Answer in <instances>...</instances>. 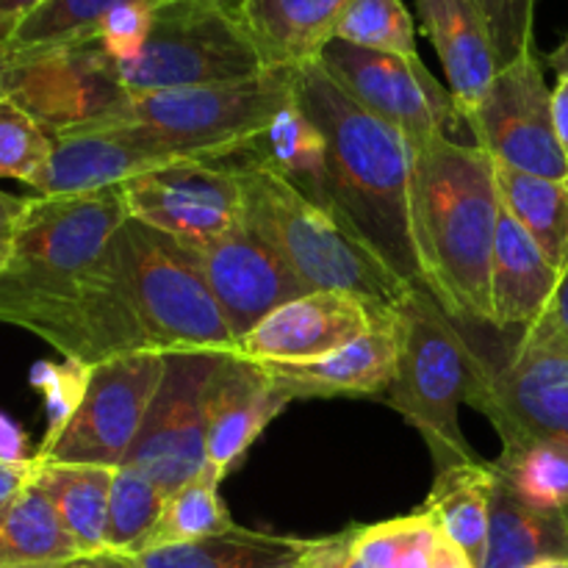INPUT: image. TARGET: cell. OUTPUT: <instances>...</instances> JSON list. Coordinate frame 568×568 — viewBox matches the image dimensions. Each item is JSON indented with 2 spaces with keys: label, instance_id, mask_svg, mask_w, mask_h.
Masks as SVG:
<instances>
[{
  "label": "cell",
  "instance_id": "6da1fadb",
  "mask_svg": "<svg viewBox=\"0 0 568 568\" xmlns=\"http://www.w3.org/2000/svg\"><path fill=\"white\" fill-rule=\"evenodd\" d=\"M294 100L327 142L322 209L405 286L425 288L414 239V144L355 103L314 61L294 70Z\"/></svg>",
  "mask_w": 568,
  "mask_h": 568
},
{
  "label": "cell",
  "instance_id": "7a4b0ae2",
  "mask_svg": "<svg viewBox=\"0 0 568 568\" xmlns=\"http://www.w3.org/2000/svg\"><path fill=\"white\" fill-rule=\"evenodd\" d=\"M503 197L491 155L436 136L414 148V239L425 288L455 322L491 327V264Z\"/></svg>",
  "mask_w": 568,
  "mask_h": 568
},
{
  "label": "cell",
  "instance_id": "3957f363",
  "mask_svg": "<svg viewBox=\"0 0 568 568\" xmlns=\"http://www.w3.org/2000/svg\"><path fill=\"white\" fill-rule=\"evenodd\" d=\"M233 159L231 166L244 189V222L311 292H349L383 314L397 311L414 286H405L331 211L270 166L244 155Z\"/></svg>",
  "mask_w": 568,
  "mask_h": 568
},
{
  "label": "cell",
  "instance_id": "277c9868",
  "mask_svg": "<svg viewBox=\"0 0 568 568\" xmlns=\"http://www.w3.org/2000/svg\"><path fill=\"white\" fill-rule=\"evenodd\" d=\"M399 364L392 383V408L422 433L436 469L480 464L460 430L458 408L469 397L477 349L458 322L427 288L416 286L399 300Z\"/></svg>",
  "mask_w": 568,
  "mask_h": 568
},
{
  "label": "cell",
  "instance_id": "5b68a950",
  "mask_svg": "<svg viewBox=\"0 0 568 568\" xmlns=\"http://www.w3.org/2000/svg\"><path fill=\"white\" fill-rule=\"evenodd\" d=\"M292 100L294 70H266L239 83L122 94L92 120L133 128L183 161H222L250 148Z\"/></svg>",
  "mask_w": 568,
  "mask_h": 568
},
{
  "label": "cell",
  "instance_id": "8992f818",
  "mask_svg": "<svg viewBox=\"0 0 568 568\" xmlns=\"http://www.w3.org/2000/svg\"><path fill=\"white\" fill-rule=\"evenodd\" d=\"M266 70L242 17L214 0L155 3L142 53L128 64H111L122 94L239 83Z\"/></svg>",
  "mask_w": 568,
  "mask_h": 568
},
{
  "label": "cell",
  "instance_id": "52a82bcc",
  "mask_svg": "<svg viewBox=\"0 0 568 568\" xmlns=\"http://www.w3.org/2000/svg\"><path fill=\"white\" fill-rule=\"evenodd\" d=\"M466 403L486 414L503 447H568V338L549 311L521 327L497 358L477 353Z\"/></svg>",
  "mask_w": 568,
  "mask_h": 568
},
{
  "label": "cell",
  "instance_id": "ba28073f",
  "mask_svg": "<svg viewBox=\"0 0 568 568\" xmlns=\"http://www.w3.org/2000/svg\"><path fill=\"white\" fill-rule=\"evenodd\" d=\"M116 244L155 353H233L236 338L189 247L136 220H125Z\"/></svg>",
  "mask_w": 568,
  "mask_h": 568
},
{
  "label": "cell",
  "instance_id": "9c48e42d",
  "mask_svg": "<svg viewBox=\"0 0 568 568\" xmlns=\"http://www.w3.org/2000/svg\"><path fill=\"white\" fill-rule=\"evenodd\" d=\"M128 220L120 186L94 194L31 197L0 270V303L44 292L98 264Z\"/></svg>",
  "mask_w": 568,
  "mask_h": 568
},
{
  "label": "cell",
  "instance_id": "30bf717a",
  "mask_svg": "<svg viewBox=\"0 0 568 568\" xmlns=\"http://www.w3.org/2000/svg\"><path fill=\"white\" fill-rule=\"evenodd\" d=\"M227 353H164L155 397L125 466L170 497L209 469V408Z\"/></svg>",
  "mask_w": 568,
  "mask_h": 568
},
{
  "label": "cell",
  "instance_id": "8fae6325",
  "mask_svg": "<svg viewBox=\"0 0 568 568\" xmlns=\"http://www.w3.org/2000/svg\"><path fill=\"white\" fill-rule=\"evenodd\" d=\"M164 375V353L116 355L89 372V386L70 425L39 444V464H81L122 469L136 444Z\"/></svg>",
  "mask_w": 568,
  "mask_h": 568
},
{
  "label": "cell",
  "instance_id": "7c38bea8",
  "mask_svg": "<svg viewBox=\"0 0 568 568\" xmlns=\"http://www.w3.org/2000/svg\"><path fill=\"white\" fill-rule=\"evenodd\" d=\"M320 64L355 103L405 133L414 148L447 136L449 128L460 122L453 94L436 81L422 55L377 53L331 39L320 53Z\"/></svg>",
  "mask_w": 568,
  "mask_h": 568
},
{
  "label": "cell",
  "instance_id": "4fadbf2b",
  "mask_svg": "<svg viewBox=\"0 0 568 568\" xmlns=\"http://www.w3.org/2000/svg\"><path fill=\"white\" fill-rule=\"evenodd\" d=\"M466 125L475 133L477 148L497 164L568 181V161L555 131L552 87L544 78L536 48L499 67Z\"/></svg>",
  "mask_w": 568,
  "mask_h": 568
},
{
  "label": "cell",
  "instance_id": "5bb4252c",
  "mask_svg": "<svg viewBox=\"0 0 568 568\" xmlns=\"http://www.w3.org/2000/svg\"><path fill=\"white\" fill-rule=\"evenodd\" d=\"M128 220H136L186 247H200L244 222V189L220 161H181L144 172L120 186Z\"/></svg>",
  "mask_w": 568,
  "mask_h": 568
},
{
  "label": "cell",
  "instance_id": "9a60e30c",
  "mask_svg": "<svg viewBox=\"0 0 568 568\" xmlns=\"http://www.w3.org/2000/svg\"><path fill=\"white\" fill-rule=\"evenodd\" d=\"M383 316L388 314L372 308L358 294L308 292L283 303L247 336L236 338L231 355L264 366L311 364L347 347Z\"/></svg>",
  "mask_w": 568,
  "mask_h": 568
},
{
  "label": "cell",
  "instance_id": "2e32d148",
  "mask_svg": "<svg viewBox=\"0 0 568 568\" xmlns=\"http://www.w3.org/2000/svg\"><path fill=\"white\" fill-rule=\"evenodd\" d=\"M189 253L197 261L233 338L247 336L272 311L311 292L247 222L214 242L189 247Z\"/></svg>",
  "mask_w": 568,
  "mask_h": 568
},
{
  "label": "cell",
  "instance_id": "e0dca14e",
  "mask_svg": "<svg viewBox=\"0 0 568 568\" xmlns=\"http://www.w3.org/2000/svg\"><path fill=\"white\" fill-rule=\"evenodd\" d=\"M50 136L53 148L48 166L33 186L39 197L105 192L144 172L183 161L133 128L116 122L83 120L53 131Z\"/></svg>",
  "mask_w": 568,
  "mask_h": 568
},
{
  "label": "cell",
  "instance_id": "ac0fdd59",
  "mask_svg": "<svg viewBox=\"0 0 568 568\" xmlns=\"http://www.w3.org/2000/svg\"><path fill=\"white\" fill-rule=\"evenodd\" d=\"M288 403V392L266 366L225 355L211 388L209 469L225 480Z\"/></svg>",
  "mask_w": 568,
  "mask_h": 568
},
{
  "label": "cell",
  "instance_id": "d6986e66",
  "mask_svg": "<svg viewBox=\"0 0 568 568\" xmlns=\"http://www.w3.org/2000/svg\"><path fill=\"white\" fill-rule=\"evenodd\" d=\"M399 364L397 311L375 322L372 331L347 347L311 364L266 366L292 399L342 397V394H381L392 388ZM264 366V364H261Z\"/></svg>",
  "mask_w": 568,
  "mask_h": 568
},
{
  "label": "cell",
  "instance_id": "ffe728a7",
  "mask_svg": "<svg viewBox=\"0 0 568 568\" xmlns=\"http://www.w3.org/2000/svg\"><path fill=\"white\" fill-rule=\"evenodd\" d=\"M416 11L447 72L460 122H466L499 72L486 17L475 0H416Z\"/></svg>",
  "mask_w": 568,
  "mask_h": 568
},
{
  "label": "cell",
  "instance_id": "44dd1931",
  "mask_svg": "<svg viewBox=\"0 0 568 568\" xmlns=\"http://www.w3.org/2000/svg\"><path fill=\"white\" fill-rule=\"evenodd\" d=\"M560 272L503 205L491 264V327L521 331L552 305Z\"/></svg>",
  "mask_w": 568,
  "mask_h": 568
},
{
  "label": "cell",
  "instance_id": "7402d4cb",
  "mask_svg": "<svg viewBox=\"0 0 568 568\" xmlns=\"http://www.w3.org/2000/svg\"><path fill=\"white\" fill-rule=\"evenodd\" d=\"M353 0H244L242 22L270 70L320 61Z\"/></svg>",
  "mask_w": 568,
  "mask_h": 568
},
{
  "label": "cell",
  "instance_id": "603a6c76",
  "mask_svg": "<svg viewBox=\"0 0 568 568\" xmlns=\"http://www.w3.org/2000/svg\"><path fill=\"white\" fill-rule=\"evenodd\" d=\"M311 547L308 538L233 527L222 536L159 547L133 558H109L125 568H294ZM105 560V558H103Z\"/></svg>",
  "mask_w": 568,
  "mask_h": 568
},
{
  "label": "cell",
  "instance_id": "cb8c5ba5",
  "mask_svg": "<svg viewBox=\"0 0 568 568\" xmlns=\"http://www.w3.org/2000/svg\"><path fill=\"white\" fill-rule=\"evenodd\" d=\"M75 564H87V558L37 480L0 505V568H61Z\"/></svg>",
  "mask_w": 568,
  "mask_h": 568
},
{
  "label": "cell",
  "instance_id": "d4e9b609",
  "mask_svg": "<svg viewBox=\"0 0 568 568\" xmlns=\"http://www.w3.org/2000/svg\"><path fill=\"white\" fill-rule=\"evenodd\" d=\"M116 469L81 464H39L37 486L53 503L61 525L81 547L87 564L103 560L109 530V499Z\"/></svg>",
  "mask_w": 568,
  "mask_h": 568
},
{
  "label": "cell",
  "instance_id": "484cf974",
  "mask_svg": "<svg viewBox=\"0 0 568 568\" xmlns=\"http://www.w3.org/2000/svg\"><path fill=\"white\" fill-rule=\"evenodd\" d=\"M494 486H497V471L488 460L449 466L436 471L427 503L422 505L436 516L442 530L475 568H483L486 560Z\"/></svg>",
  "mask_w": 568,
  "mask_h": 568
},
{
  "label": "cell",
  "instance_id": "4316f807",
  "mask_svg": "<svg viewBox=\"0 0 568 568\" xmlns=\"http://www.w3.org/2000/svg\"><path fill=\"white\" fill-rule=\"evenodd\" d=\"M239 155L270 166L283 181L292 183L297 192L322 205L327 175V142L325 133L300 109L297 100L283 105L275 120L266 125V131Z\"/></svg>",
  "mask_w": 568,
  "mask_h": 568
},
{
  "label": "cell",
  "instance_id": "83f0119b",
  "mask_svg": "<svg viewBox=\"0 0 568 568\" xmlns=\"http://www.w3.org/2000/svg\"><path fill=\"white\" fill-rule=\"evenodd\" d=\"M549 558H568V519L527 508L497 475L483 568H527Z\"/></svg>",
  "mask_w": 568,
  "mask_h": 568
},
{
  "label": "cell",
  "instance_id": "f1b7e54d",
  "mask_svg": "<svg viewBox=\"0 0 568 568\" xmlns=\"http://www.w3.org/2000/svg\"><path fill=\"white\" fill-rule=\"evenodd\" d=\"M499 197L514 220L530 233L558 272L568 264V181L530 175L494 161Z\"/></svg>",
  "mask_w": 568,
  "mask_h": 568
},
{
  "label": "cell",
  "instance_id": "f546056e",
  "mask_svg": "<svg viewBox=\"0 0 568 568\" xmlns=\"http://www.w3.org/2000/svg\"><path fill=\"white\" fill-rule=\"evenodd\" d=\"M120 3L128 0H42L11 28L6 59H26L94 42L109 11Z\"/></svg>",
  "mask_w": 568,
  "mask_h": 568
},
{
  "label": "cell",
  "instance_id": "4dcf8cb0",
  "mask_svg": "<svg viewBox=\"0 0 568 568\" xmlns=\"http://www.w3.org/2000/svg\"><path fill=\"white\" fill-rule=\"evenodd\" d=\"M499 480L544 516L568 519V447L555 442H530L503 447L491 460Z\"/></svg>",
  "mask_w": 568,
  "mask_h": 568
},
{
  "label": "cell",
  "instance_id": "1f68e13d",
  "mask_svg": "<svg viewBox=\"0 0 568 568\" xmlns=\"http://www.w3.org/2000/svg\"><path fill=\"white\" fill-rule=\"evenodd\" d=\"M220 483L222 480L216 477L214 469H205L203 475L189 480L175 494H170L164 514H161L159 525H155L153 536H150L148 547L142 552L159 547H175V544L203 541V538L231 532L236 521L231 519V510L222 503Z\"/></svg>",
  "mask_w": 568,
  "mask_h": 568
},
{
  "label": "cell",
  "instance_id": "d6a6232c",
  "mask_svg": "<svg viewBox=\"0 0 568 568\" xmlns=\"http://www.w3.org/2000/svg\"><path fill=\"white\" fill-rule=\"evenodd\" d=\"M166 494L142 471L122 466L114 471L109 499V530H105V558H133L148 547L161 514Z\"/></svg>",
  "mask_w": 568,
  "mask_h": 568
},
{
  "label": "cell",
  "instance_id": "836d02e7",
  "mask_svg": "<svg viewBox=\"0 0 568 568\" xmlns=\"http://www.w3.org/2000/svg\"><path fill=\"white\" fill-rule=\"evenodd\" d=\"M333 39L377 53L419 59L414 17L403 0H353L338 20Z\"/></svg>",
  "mask_w": 568,
  "mask_h": 568
},
{
  "label": "cell",
  "instance_id": "e575fe53",
  "mask_svg": "<svg viewBox=\"0 0 568 568\" xmlns=\"http://www.w3.org/2000/svg\"><path fill=\"white\" fill-rule=\"evenodd\" d=\"M53 136L14 100L0 103V178L37 186L48 166Z\"/></svg>",
  "mask_w": 568,
  "mask_h": 568
},
{
  "label": "cell",
  "instance_id": "d590c367",
  "mask_svg": "<svg viewBox=\"0 0 568 568\" xmlns=\"http://www.w3.org/2000/svg\"><path fill=\"white\" fill-rule=\"evenodd\" d=\"M89 372H92V366L72 358H64L61 364L42 361L31 369L33 388L44 394V410H48V430H44L42 444L59 438V433L70 425L83 394H87Z\"/></svg>",
  "mask_w": 568,
  "mask_h": 568
},
{
  "label": "cell",
  "instance_id": "8d00e7d4",
  "mask_svg": "<svg viewBox=\"0 0 568 568\" xmlns=\"http://www.w3.org/2000/svg\"><path fill=\"white\" fill-rule=\"evenodd\" d=\"M491 31L497 64L508 67L532 50V17L536 0H475Z\"/></svg>",
  "mask_w": 568,
  "mask_h": 568
},
{
  "label": "cell",
  "instance_id": "74e56055",
  "mask_svg": "<svg viewBox=\"0 0 568 568\" xmlns=\"http://www.w3.org/2000/svg\"><path fill=\"white\" fill-rule=\"evenodd\" d=\"M153 0H128L109 11L94 42L111 64H128L142 53L153 31Z\"/></svg>",
  "mask_w": 568,
  "mask_h": 568
},
{
  "label": "cell",
  "instance_id": "f35d334b",
  "mask_svg": "<svg viewBox=\"0 0 568 568\" xmlns=\"http://www.w3.org/2000/svg\"><path fill=\"white\" fill-rule=\"evenodd\" d=\"M349 555V530L333 538H314L294 568H344Z\"/></svg>",
  "mask_w": 568,
  "mask_h": 568
},
{
  "label": "cell",
  "instance_id": "ab89813d",
  "mask_svg": "<svg viewBox=\"0 0 568 568\" xmlns=\"http://www.w3.org/2000/svg\"><path fill=\"white\" fill-rule=\"evenodd\" d=\"M31 458H37V453H31V447H28V436L22 433V427L11 416L0 414V460L22 464V460Z\"/></svg>",
  "mask_w": 568,
  "mask_h": 568
},
{
  "label": "cell",
  "instance_id": "60d3db41",
  "mask_svg": "<svg viewBox=\"0 0 568 568\" xmlns=\"http://www.w3.org/2000/svg\"><path fill=\"white\" fill-rule=\"evenodd\" d=\"M37 471H39V460H22V464H6L0 460V505L9 503L11 497L22 491V488L31 486L37 480Z\"/></svg>",
  "mask_w": 568,
  "mask_h": 568
},
{
  "label": "cell",
  "instance_id": "b9f144b4",
  "mask_svg": "<svg viewBox=\"0 0 568 568\" xmlns=\"http://www.w3.org/2000/svg\"><path fill=\"white\" fill-rule=\"evenodd\" d=\"M28 200L31 197H17V194H9L0 189V244L11 242L20 227L22 216L28 211Z\"/></svg>",
  "mask_w": 568,
  "mask_h": 568
},
{
  "label": "cell",
  "instance_id": "7bdbcfd3",
  "mask_svg": "<svg viewBox=\"0 0 568 568\" xmlns=\"http://www.w3.org/2000/svg\"><path fill=\"white\" fill-rule=\"evenodd\" d=\"M552 114H555V131H558V142L564 148L568 161V78H558L552 89Z\"/></svg>",
  "mask_w": 568,
  "mask_h": 568
},
{
  "label": "cell",
  "instance_id": "ee69618b",
  "mask_svg": "<svg viewBox=\"0 0 568 568\" xmlns=\"http://www.w3.org/2000/svg\"><path fill=\"white\" fill-rule=\"evenodd\" d=\"M549 314L555 316V322H558L560 331H564L566 338H568V264H566V270L560 272V281H558V288H555V297H552V305H549Z\"/></svg>",
  "mask_w": 568,
  "mask_h": 568
},
{
  "label": "cell",
  "instance_id": "f6af8a7d",
  "mask_svg": "<svg viewBox=\"0 0 568 568\" xmlns=\"http://www.w3.org/2000/svg\"><path fill=\"white\" fill-rule=\"evenodd\" d=\"M433 568H475L471 566V560L466 558L464 552H460L458 547L453 544V538H444L442 541V549H438L436 555V566Z\"/></svg>",
  "mask_w": 568,
  "mask_h": 568
},
{
  "label": "cell",
  "instance_id": "bcb514c9",
  "mask_svg": "<svg viewBox=\"0 0 568 568\" xmlns=\"http://www.w3.org/2000/svg\"><path fill=\"white\" fill-rule=\"evenodd\" d=\"M39 3H42V0H0V14L17 26V20H22V17H26L28 11L37 9Z\"/></svg>",
  "mask_w": 568,
  "mask_h": 568
},
{
  "label": "cell",
  "instance_id": "7dc6e473",
  "mask_svg": "<svg viewBox=\"0 0 568 568\" xmlns=\"http://www.w3.org/2000/svg\"><path fill=\"white\" fill-rule=\"evenodd\" d=\"M547 64L552 67L555 75L558 78H568V33H566L564 42H560L558 48L547 55Z\"/></svg>",
  "mask_w": 568,
  "mask_h": 568
},
{
  "label": "cell",
  "instance_id": "c3c4849f",
  "mask_svg": "<svg viewBox=\"0 0 568 568\" xmlns=\"http://www.w3.org/2000/svg\"><path fill=\"white\" fill-rule=\"evenodd\" d=\"M9 100V64H6V53H0V103Z\"/></svg>",
  "mask_w": 568,
  "mask_h": 568
},
{
  "label": "cell",
  "instance_id": "681fc988",
  "mask_svg": "<svg viewBox=\"0 0 568 568\" xmlns=\"http://www.w3.org/2000/svg\"><path fill=\"white\" fill-rule=\"evenodd\" d=\"M153 3H170V0H153ZM214 3H220L222 9H227V11H233V14L242 17L244 0H214Z\"/></svg>",
  "mask_w": 568,
  "mask_h": 568
},
{
  "label": "cell",
  "instance_id": "f907efd6",
  "mask_svg": "<svg viewBox=\"0 0 568 568\" xmlns=\"http://www.w3.org/2000/svg\"><path fill=\"white\" fill-rule=\"evenodd\" d=\"M11 28H14V22L6 20V17L0 14V53H6V42H9L11 37Z\"/></svg>",
  "mask_w": 568,
  "mask_h": 568
},
{
  "label": "cell",
  "instance_id": "816d5d0a",
  "mask_svg": "<svg viewBox=\"0 0 568 568\" xmlns=\"http://www.w3.org/2000/svg\"><path fill=\"white\" fill-rule=\"evenodd\" d=\"M536 568H568V558H549L536 564Z\"/></svg>",
  "mask_w": 568,
  "mask_h": 568
},
{
  "label": "cell",
  "instance_id": "f5cc1de1",
  "mask_svg": "<svg viewBox=\"0 0 568 568\" xmlns=\"http://www.w3.org/2000/svg\"><path fill=\"white\" fill-rule=\"evenodd\" d=\"M9 255H11V242L0 244V270H3V266H6V261H9Z\"/></svg>",
  "mask_w": 568,
  "mask_h": 568
},
{
  "label": "cell",
  "instance_id": "db71d44e",
  "mask_svg": "<svg viewBox=\"0 0 568 568\" xmlns=\"http://www.w3.org/2000/svg\"><path fill=\"white\" fill-rule=\"evenodd\" d=\"M61 568H111V566L103 564V560H94V564H75V566H61Z\"/></svg>",
  "mask_w": 568,
  "mask_h": 568
},
{
  "label": "cell",
  "instance_id": "11a10c76",
  "mask_svg": "<svg viewBox=\"0 0 568 568\" xmlns=\"http://www.w3.org/2000/svg\"><path fill=\"white\" fill-rule=\"evenodd\" d=\"M103 564H109L111 568H125V566H122V564H116V560H109V558H105V560H103Z\"/></svg>",
  "mask_w": 568,
  "mask_h": 568
}]
</instances>
